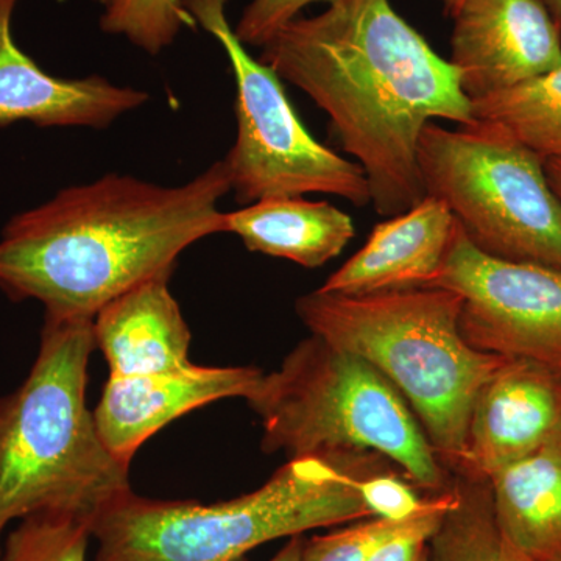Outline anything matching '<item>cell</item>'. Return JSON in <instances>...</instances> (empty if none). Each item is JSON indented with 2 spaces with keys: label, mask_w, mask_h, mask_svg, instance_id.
<instances>
[{
  "label": "cell",
  "mask_w": 561,
  "mask_h": 561,
  "mask_svg": "<svg viewBox=\"0 0 561 561\" xmlns=\"http://www.w3.org/2000/svg\"><path fill=\"white\" fill-rule=\"evenodd\" d=\"M260 61L330 116L343 150L367 175L379 216H398L426 197L419 146L430 122L476 121L459 70L390 0H334L319 16L295 18L262 46Z\"/></svg>",
  "instance_id": "cell-1"
},
{
  "label": "cell",
  "mask_w": 561,
  "mask_h": 561,
  "mask_svg": "<svg viewBox=\"0 0 561 561\" xmlns=\"http://www.w3.org/2000/svg\"><path fill=\"white\" fill-rule=\"evenodd\" d=\"M230 191L224 160L180 186L108 173L66 187L3 228L0 289L46 313L94 319L139 284L171 278L184 250L225 232L219 202Z\"/></svg>",
  "instance_id": "cell-2"
},
{
  "label": "cell",
  "mask_w": 561,
  "mask_h": 561,
  "mask_svg": "<svg viewBox=\"0 0 561 561\" xmlns=\"http://www.w3.org/2000/svg\"><path fill=\"white\" fill-rule=\"evenodd\" d=\"M94 319L46 313L27 379L0 398V537L35 515L91 524L131 491L128 465L103 443L87 405Z\"/></svg>",
  "instance_id": "cell-3"
},
{
  "label": "cell",
  "mask_w": 561,
  "mask_h": 561,
  "mask_svg": "<svg viewBox=\"0 0 561 561\" xmlns=\"http://www.w3.org/2000/svg\"><path fill=\"white\" fill-rule=\"evenodd\" d=\"M461 298L440 287L330 294L297 300L311 334L381 373L408 402L443 467L460 470L472 402L505 357L471 348L461 337Z\"/></svg>",
  "instance_id": "cell-4"
},
{
  "label": "cell",
  "mask_w": 561,
  "mask_h": 561,
  "mask_svg": "<svg viewBox=\"0 0 561 561\" xmlns=\"http://www.w3.org/2000/svg\"><path fill=\"white\" fill-rule=\"evenodd\" d=\"M367 454L289 459L230 501H164L128 491L94 519V561H247L265 542L371 518L356 468Z\"/></svg>",
  "instance_id": "cell-5"
},
{
  "label": "cell",
  "mask_w": 561,
  "mask_h": 561,
  "mask_svg": "<svg viewBox=\"0 0 561 561\" xmlns=\"http://www.w3.org/2000/svg\"><path fill=\"white\" fill-rule=\"evenodd\" d=\"M262 423V451L298 457L376 454L432 496L453 486L400 391L368 362L309 335L247 400Z\"/></svg>",
  "instance_id": "cell-6"
},
{
  "label": "cell",
  "mask_w": 561,
  "mask_h": 561,
  "mask_svg": "<svg viewBox=\"0 0 561 561\" xmlns=\"http://www.w3.org/2000/svg\"><path fill=\"white\" fill-rule=\"evenodd\" d=\"M424 191L448 206L468 241L500 260L561 271V203L545 160L489 121L421 133Z\"/></svg>",
  "instance_id": "cell-7"
},
{
  "label": "cell",
  "mask_w": 561,
  "mask_h": 561,
  "mask_svg": "<svg viewBox=\"0 0 561 561\" xmlns=\"http://www.w3.org/2000/svg\"><path fill=\"white\" fill-rule=\"evenodd\" d=\"M228 0H183L184 9L227 51L236 79V142L224 162L242 205L306 194L337 195L365 206L370 184L357 162L313 138L275 70L254 60L227 18Z\"/></svg>",
  "instance_id": "cell-8"
},
{
  "label": "cell",
  "mask_w": 561,
  "mask_h": 561,
  "mask_svg": "<svg viewBox=\"0 0 561 561\" xmlns=\"http://www.w3.org/2000/svg\"><path fill=\"white\" fill-rule=\"evenodd\" d=\"M427 287L461 298L459 327L471 348L561 368V271L476 249L460 225Z\"/></svg>",
  "instance_id": "cell-9"
},
{
  "label": "cell",
  "mask_w": 561,
  "mask_h": 561,
  "mask_svg": "<svg viewBox=\"0 0 561 561\" xmlns=\"http://www.w3.org/2000/svg\"><path fill=\"white\" fill-rule=\"evenodd\" d=\"M453 18L451 62L471 102L561 65V32L542 0H463Z\"/></svg>",
  "instance_id": "cell-10"
},
{
  "label": "cell",
  "mask_w": 561,
  "mask_h": 561,
  "mask_svg": "<svg viewBox=\"0 0 561 561\" xmlns=\"http://www.w3.org/2000/svg\"><path fill=\"white\" fill-rule=\"evenodd\" d=\"M561 438V368L505 359L472 402L467 448L454 476L489 479Z\"/></svg>",
  "instance_id": "cell-11"
},
{
  "label": "cell",
  "mask_w": 561,
  "mask_h": 561,
  "mask_svg": "<svg viewBox=\"0 0 561 561\" xmlns=\"http://www.w3.org/2000/svg\"><path fill=\"white\" fill-rule=\"evenodd\" d=\"M262 375L254 367H201L165 375L110 376L94 411L110 453L130 467L140 446L173 420L209 402L249 400Z\"/></svg>",
  "instance_id": "cell-12"
},
{
  "label": "cell",
  "mask_w": 561,
  "mask_h": 561,
  "mask_svg": "<svg viewBox=\"0 0 561 561\" xmlns=\"http://www.w3.org/2000/svg\"><path fill=\"white\" fill-rule=\"evenodd\" d=\"M16 0H0V127L27 121L39 127L103 128L142 106L149 94L99 76L60 79L36 65L11 32Z\"/></svg>",
  "instance_id": "cell-13"
},
{
  "label": "cell",
  "mask_w": 561,
  "mask_h": 561,
  "mask_svg": "<svg viewBox=\"0 0 561 561\" xmlns=\"http://www.w3.org/2000/svg\"><path fill=\"white\" fill-rule=\"evenodd\" d=\"M457 221L442 201L426 197L373 228L367 243L320 287L360 295L427 287L440 272Z\"/></svg>",
  "instance_id": "cell-14"
},
{
  "label": "cell",
  "mask_w": 561,
  "mask_h": 561,
  "mask_svg": "<svg viewBox=\"0 0 561 561\" xmlns=\"http://www.w3.org/2000/svg\"><path fill=\"white\" fill-rule=\"evenodd\" d=\"M169 279L139 284L94 317L95 346L110 376L165 375L191 370V332Z\"/></svg>",
  "instance_id": "cell-15"
},
{
  "label": "cell",
  "mask_w": 561,
  "mask_h": 561,
  "mask_svg": "<svg viewBox=\"0 0 561 561\" xmlns=\"http://www.w3.org/2000/svg\"><path fill=\"white\" fill-rule=\"evenodd\" d=\"M486 482L504 540L531 561H561V438Z\"/></svg>",
  "instance_id": "cell-16"
},
{
  "label": "cell",
  "mask_w": 561,
  "mask_h": 561,
  "mask_svg": "<svg viewBox=\"0 0 561 561\" xmlns=\"http://www.w3.org/2000/svg\"><path fill=\"white\" fill-rule=\"evenodd\" d=\"M224 231L250 251L317 268L342 253L356 236L348 214L328 202L268 198L224 214Z\"/></svg>",
  "instance_id": "cell-17"
},
{
  "label": "cell",
  "mask_w": 561,
  "mask_h": 561,
  "mask_svg": "<svg viewBox=\"0 0 561 561\" xmlns=\"http://www.w3.org/2000/svg\"><path fill=\"white\" fill-rule=\"evenodd\" d=\"M454 502L432 535V561H531L497 529L485 479L454 476Z\"/></svg>",
  "instance_id": "cell-18"
},
{
  "label": "cell",
  "mask_w": 561,
  "mask_h": 561,
  "mask_svg": "<svg viewBox=\"0 0 561 561\" xmlns=\"http://www.w3.org/2000/svg\"><path fill=\"white\" fill-rule=\"evenodd\" d=\"M471 105L474 119L502 125L545 161L561 160V65Z\"/></svg>",
  "instance_id": "cell-19"
},
{
  "label": "cell",
  "mask_w": 561,
  "mask_h": 561,
  "mask_svg": "<svg viewBox=\"0 0 561 561\" xmlns=\"http://www.w3.org/2000/svg\"><path fill=\"white\" fill-rule=\"evenodd\" d=\"M453 502L451 486L445 493L431 496L426 507L419 515L404 522H391V519L371 516L332 534L313 537L311 540H306L301 561H368L386 542L393 540L398 535L445 515Z\"/></svg>",
  "instance_id": "cell-20"
},
{
  "label": "cell",
  "mask_w": 561,
  "mask_h": 561,
  "mask_svg": "<svg viewBox=\"0 0 561 561\" xmlns=\"http://www.w3.org/2000/svg\"><path fill=\"white\" fill-rule=\"evenodd\" d=\"M103 7L101 27L113 35H124L135 46L160 54L171 46L181 27H194V18L183 0H95Z\"/></svg>",
  "instance_id": "cell-21"
},
{
  "label": "cell",
  "mask_w": 561,
  "mask_h": 561,
  "mask_svg": "<svg viewBox=\"0 0 561 561\" xmlns=\"http://www.w3.org/2000/svg\"><path fill=\"white\" fill-rule=\"evenodd\" d=\"M91 524L68 515H35L10 531L0 561H87Z\"/></svg>",
  "instance_id": "cell-22"
},
{
  "label": "cell",
  "mask_w": 561,
  "mask_h": 561,
  "mask_svg": "<svg viewBox=\"0 0 561 561\" xmlns=\"http://www.w3.org/2000/svg\"><path fill=\"white\" fill-rule=\"evenodd\" d=\"M359 490L371 516L404 522L419 515L427 500H421L415 490L397 474H371L360 478Z\"/></svg>",
  "instance_id": "cell-23"
},
{
  "label": "cell",
  "mask_w": 561,
  "mask_h": 561,
  "mask_svg": "<svg viewBox=\"0 0 561 561\" xmlns=\"http://www.w3.org/2000/svg\"><path fill=\"white\" fill-rule=\"evenodd\" d=\"M317 2L330 5L334 0H251L234 33L245 46L262 47L280 27L300 16L306 7Z\"/></svg>",
  "instance_id": "cell-24"
},
{
  "label": "cell",
  "mask_w": 561,
  "mask_h": 561,
  "mask_svg": "<svg viewBox=\"0 0 561 561\" xmlns=\"http://www.w3.org/2000/svg\"><path fill=\"white\" fill-rule=\"evenodd\" d=\"M443 516L445 515L398 535L393 540L386 542L368 561H432L430 540Z\"/></svg>",
  "instance_id": "cell-25"
},
{
  "label": "cell",
  "mask_w": 561,
  "mask_h": 561,
  "mask_svg": "<svg viewBox=\"0 0 561 561\" xmlns=\"http://www.w3.org/2000/svg\"><path fill=\"white\" fill-rule=\"evenodd\" d=\"M305 545L306 538L302 535H295V537L289 538V541L271 561H301Z\"/></svg>",
  "instance_id": "cell-26"
},
{
  "label": "cell",
  "mask_w": 561,
  "mask_h": 561,
  "mask_svg": "<svg viewBox=\"0 0 561 561\" xmlns=\"http://www.w3.org/2000/svg\"><path fill=\"white\" fill-rule=\"evenodd\" d=\"M546 176H548L549 186L561 203V160L545 161Z\"/></svg>",
  "instance_id": "cell-27"
},
{
  "label": "cell",
  "mask_w": 561,
  "mask_h": 561,
  "mask_svg": "<svg viewBox=\"0 0 561 561\" xmlns=\"http://www.w3.org/2000/svg\"><path fill=\"white\" fill-rule=\"evenodd\" d=\"M549 14H551L557 28L561 32V0H542Z\"/></svg>",
  "instance_id": "cell-28"
},
{
  "label": "cell",
  "mask_w": 561,
  "mask_h": 561,
  "mask_svg": "<svg viewBox=\"0 0 561 561\" xmlns=\"http://www.w3.org/2000/svg\"><path fill=\"white\" fill-rule=\"evenodd\" d=\"M461 2H463V0H445L446 13L453 18L454 14L457 13V10L460 9Z\"/></svg>",
  "instance_id": "cell-29"
},
{
  "label": "cell",
  "mask_w": 561,
  "mask_h": 561,
  "mask_svg": "<svg viewBox=\"0 0 561 561\" xmlns=\"http://www.w3.org/2000/svg\"><path fill=\"white\" fill-rule=\"evenodd\" d=\"M0 556H2V551H0Z\"/></svg>",
  "instance_id": "cell-30"
}]
</instances>
